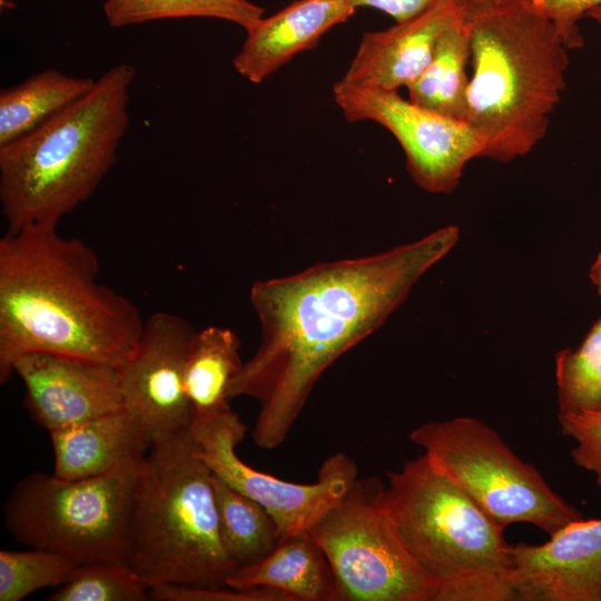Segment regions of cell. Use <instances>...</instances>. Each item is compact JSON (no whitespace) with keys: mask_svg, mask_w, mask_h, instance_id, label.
Instances as JSON below:
<instances>
[{"mask_svg":"<svg viewBox=\"0 0 601 601\" xmlns=\"http://www.w3.org/2000/svg\"><path fill=\"white\" fill-rule=\"evenodd\" d=\"M459 237V227L450 225L381 254L253 284L262 342L227 396L258 402L252 431L258 447L273 450L287 439L324 371L378 328Z\"/></svg>","mask_w":601,"mask_h":601,"instance_id":"obj_1","label":"cell"},{"mask_svg":"<svg viewBox=\"0 0 601 601\" xmlns=\"http://www.w3.org/2000/svg\"><path fill=\"white\" fill-rule=\"evenodd\" d=\"M156 601H294L288 594L266 588L237 589L229 585L189 587L164 584L149 590Z\"/></svg>","mask_w":601,"mask_h":601,"instance_id":"obj_28","label":"cell"},{"mask_svg":"<svg viewBox=\"0 0 601 601\" xmlns=\"http://www.w3.org/2000/svg\"><path fill=\"white\" fill-rule=\"evenodd\" d=\"M134 78L129 63L110 67L82 97L0 147V205L8 230L58 226L95 193L129 126Z\"/></svg>","mask_w":601,"mask_h":601,"instance_id":"obj_4","label":"cell"},{"mask_svg":"<svg viewBox=\"0 0 601 601\" xmlns=\"http://www.w3.org/2000/svg\"><path fill=\"white\" fill-rule=\"evenodd\" d=\"M220 536L239 566L263 559L279 540L277 525L263 505L211 473Z\"/></svg>","mask_w":601,"mask_h":601,"instance_id":"obj_22","label":"cell"},{"mask_svg":"<svg viewBox=\"0 0 601 601\" xmlns=\"http://www.w3.org/2000/svg\"><path fill=\"white\" fill-rule=\"evenodd\" d=\"M511 582L515 601H601V519L511 545Z\"/></svg>","mask_w":601,"mask_h":601,"instance_id":"obj_14","label":"cell"},{"mask_svg":"<svg viewBox=\"0 0 601 601\" xmlns=\"http://www.w3.org/2000/svg\"><path fill=\"white\" fill-rule=\"evenodd\" d=\"M50 601H146L147 584L124 562L78 565Z\"/></svg>","mask_w":601,"mask_h":601,"instance_id":"obj_26","label":"cell"},{"mask_svg":"<svg viewBox=\"0 0 601 601\" xmlns=\"http://www.w3.org/2000/svg\"><path fill=\"white\" fill-rule=\"evenodd\" d=\"M246 426L230 410L194 418L191 432L198 455L213 474L252 497L272 515L279 539L309 530L334 506L357 479V466L344 453L327 457L317 482L299 484L257 471L239 459L236 446Z\"/></svg>","mask_w":601,"mask_h":601,"instance_id":"obj_10","label":"cell"},{"mask_svg":"<svg viewBox=\"0 0 601 601\" xmlns=\"http://www.w3.org/2000/svg\"><path fill=\"white\" fill-rule=\"evenodd\" d=\"M466 0H436L414 17L363 33L341 82L397 90L411 86L430 62L442 32Z\"/></svg>","mask_w":601,"mask_h":601,"instance_id":"obj_15","label":"cell"},{"mask_svg":"<svg viewBox=\"0 0 601 601\" xmlns=\"http://www.w3.org/2000/svg\"><path fill=\"white\" fill-rule=\"evenodd\" d=\"M384 483L356 479L311 529L335 580L334 601H433L434 585L382 504Z\"/></svg>","mask_w":601,"mask_h":601,"instance_id":"obj_9","label":"cell"},{"mask_svg":"<svg viewBox=\"0 0 601 601\" xmlns=\"http://www.w3.org/2000/svg\"><path fill=\"white\" fill-rule=\"evenodd\" d=\"M526 9L534 11L555 23L566 47L579 49L584 38L579 21L588 12L601 7V0H514Z\"/></svg>","mask_w":601,"mask_h":601,"instance_id":"obj_29","label":"cell"},{"mask_svg":"<svg viewBox=\"0 0 601 601\" xmlns=\"http://www.w3.org/2000/svg\"><path fill=\"white\" fill-rule=\"evenodd\" d=\"M355 11L347 0H296L246 30L233 67L243 78L260 83L298 53L316 47L329 29Z\"/></svg>","mask_w":601,"mask_h":601,"instance_id":"obj_16","label":"cell"},{"mask_svg":"<svg viewBox=\"0 0 601 601\" xmlns=\"http://www.w3.org/2000/svg\"><path fill=\"white\" fill-rule=\"evenodd\" d=\"M124 563L149 588L220 587L237 569L219 530L211 471L191 427L152 445L139 472Z\"/></svg>","mask_w":601,"mask_h":601,"instance_id":"obj_5","label":"cell"},{"mask_svg":"<svg viewBox=\"0 0 601 601\" xmlns=\"http://www.w3.org/2000/svg\"><path fill=\"white\" fill-rule=\"evenodd\" d=\"M408 440L504 529L529 523L549 535L583 519L483 421L457 416L414 427Z\"/></svg>","mask_w":601,"mask_h":601,"instance_id":"obj_8","label":"cell"},{"mask_svg":"<svg viewBox=\"0 0 601 601\" xmlns=\"http://www.w3.org/2000/svg\"><path fill=\"white\" fill-rule=\"evenodd\" d=\"M589 278L597 287L598 293L601 296V252L598 254L595 260L593 262L589 270Z\"/></svg>","mask_w":601,"mask_h":601,"instance_id":"obj_31","label":"cell"},{"mask_svg":"<svg viewBox=\"0 0 601 601\" xmlns=\"http://www.w3.org/2000/svg\"><path fill=\"white\" fill-rule=\"evenodd\" d=\"M237 589L282 591L294 601H334L335 580L328 560L309 530L278 540L259 561L237 568L226 580Z\"/></svg>","mask_w":601,"mask_h":601,"instance_id":"obj_18","label":"cell"},{"mask_svg":"<svg viewBox=\"0 0 601 601\" xmlns=\"http://www.w3.org/2000/svg\"><path fill=\"white\" fill-rule=\"evenodd\" d=\"M24 386L23 406L48 432L124 407L118 367L33 352L12 365Z\"/></svg>","mask_w":601,"mask_h":601,"instance_id":"obj_13","label":"cell"},{"mask_svg":"<svg viewBox=\"0 0 601 601\" xmlns=\"http://www.w3.org/2000/svg\"><path fill=\"white\" fill-rule=\"evenodd\" d=\"M145 456L85 479L39 471L27 474L3 504L6 528L20 543L55 552L77 565L124 562L131 502Z\"/></svg>","mask_w":601,"mask_h":601,"instance_id":"obj_7","label":"cell"},{"mask_svg":"<svg viewBox=\"0 0 601 601\" xmlns=\"http://www.w3.org/2000/svg\"><path fill=\"white\" fill-rule=\"evenodd\" d=\"M96 79L46 69L0 91V147L33 130L87 93Z\"/></svg>","mask_w":601,"mask_h":601,"instance_id":"obj_20","label":"cell"},{"mask_svg":"<svg viewBox=\"0 0 601 601\" xmlns=\"http://www.w3.org/2000/svg\"><path fill=\"white\" fill-rule=\"evenodd\" d=\"M354 8L377 9L400 22L420 13L436 0H347Z\"/></svg>","mask_w":601,"mask_h":601,"instance_id":"obj_30","label":"cell"},{"mask_svg":"<svg viewBox=\"0 0 601 601\" xmlns=\"http://www.w3.org/2000/svg\"><path fill=\"white\" fill-rule=\"evenodd\" d=\"M99 259L57 226L7 230L0 238V382L14 361L46 352L120 367L145 321L125 295L99 280Z\"/></svg>","mask_w":601,"mask_h":601,"instance_id":"obj_2","label":"cell"},{"mask_svg":"<svg viewBox=\"0 0 601 601\" xmlns=\"http://www.w3.org/2000/svg\"><path fill=\"white\" fill-rule=\"evenodd\" d=\"M386 479L382 504L433 601H514L503 526L425 453Z\"/></svg>","mask_w":601,"mask_h":601,"instance_id":"obj_6","label":"cell"},{"mask_svg":"<svg viewBox=\"0 0 601 601\" xmlns=\"http://www.w3.org/2000/svg\"><path fill=\"white\" fill-rule=\"evenodd\" d=\"M558 413H601V317L575 348L554 357Z\"/></svg>","mask_w":601,"mask_h":601,"instance_id":"obj_24","label":"cell"},{"mask_svg":"<svg viewBox=\"0 0 601 601\" xmlns=\"http://www.w3.org/2000/svg\"><path fill=\"white\" fill-rule=\"evenodd\" d=\"M195 333L181 316L154 313L134 353L118 367L124 407L137 418L150 447L191 427L184 378Z\"/></svg>","mask_w":601,"mask_h":601,"instance_id":"obj_12","label":"cell"},{"mask_svg":"<svg viewBox=\"0 0 601 601\" xmlns=\"http://www.w3.org/2000/svg\"><path fill=\"white\" fill-rule=\"evenodd\" d=\"M239 347L237 335L226 327L208 326L194 334L184 378L193 420L230 410L228 387L244 364Z\"/></svg>","mask_w":601,"mask_h":601,"instance_id":"obj_19","label":"cell"},{"mask_svg":"<svg viewBox=\"0 0 601 601\" xmlns=\"http://www.w3.org/2000/svg\"><path fill=\"white\" fill-rule=\"evenodd\" d=\"M473 73L465 122L482 157L508 162L545 136L566 86L570 50L550 19L514 0H466Z\"/></svg>","mask_w":601,"mask_h":601,"instance_id":"obj_3","label":"cell"},{"mask_svg":"<svg viewBox=\"0 0 601 601\" xmlns=\"http://www.w3.org/2000/svg\"><path fill=\"white\" fill-rule=\"evenodd\" d=\"M587 17L594 20L601 28V7H597L592 10H590L587 14Z\"/></svg>","mask_w":601,"mask_h":601,"instance_id":"obj_32","label":"cell"},{"mask_svg":"<svg viewBox=\"0 0 601 601\" xmlns=\"http://www.w3.org/2000/svg\"><path fill=\"white\" fill-rule=\"evenodd\" d=\"M470 59V35L463 11L442 32L426 68L407 87L408 99L449 118L465 121Z\"/></svg>","mask_w":601,"mask_h":601,"instance_id":"obj_21","label":"cell"},{"mask_svg":"<svg viewBox=\"0 0 601 601\" xmlns=\"http://www.w3.org/2000/svg\"><path fill=\"white\" fill-rule=\"evenodd\" d=\"M561 433L574 441L573 463L592 473L601 489V413H558Z\"/></svg>","mask_w":601,"mask_h":601,"instance_id":"obj_27","label":"cell"},{"mask_svg":"<svg viewBox=\"0 0 601 601\" xmlns=\"http://www.w3.org/2000/svg\"><path fill=\"white\" fill-rule=\"evenodd\" d=\"M78 565L55 552L29 550L0 551V601H20L43 588H58Z\"/></svg>","mask_w":601,"mask_h":601,"instance_id":"obj_25","label":"cell"},{"mask_svg":"<svg viewBox=\"0 0 601 601\" xmlns=\"http://www.w3.org/2000/svg\"><path fill=\"white\" fill-rule=\"evenodd\" d=\"M102 9L111 28L164 19L213 18L246 31L265 13L250 0H105Z\"/></svg>","mask_w":601,"mask_h":601,"instance_id":"obj_23","label":"cell"},{"mask_svg":"<svg viewBox=\"0 0 601 601\" xmlns=\"http://www.w3.org/2000/svg\"><path fill=\"white\" fill-rule=\"evenodd\" d=\"M53 474L76 480L108 473L150 449L137 418L125 407L49 432Z\"/></svg>","mask_w":601,"mask_h":601,"instance_id":"obj_17","label":"cell"},{"mask_svg":"<svg viewBox=\"0 0 601 601\" xmlns=\"http://www.w3.org/2000/svg\"><path fill=\"white\" fill-rule=\"evenodd\" d=\"M333 93L346 121L371 120L395 137L404 151L410 176L428 193H452L466 164L482 157L481 140L469 124L404 99L397 90L338 80Z\"/></svg>","mask_w":601,"mask_h":601,"instance_id":"obj_11","label":"cell"}]
</instances>
